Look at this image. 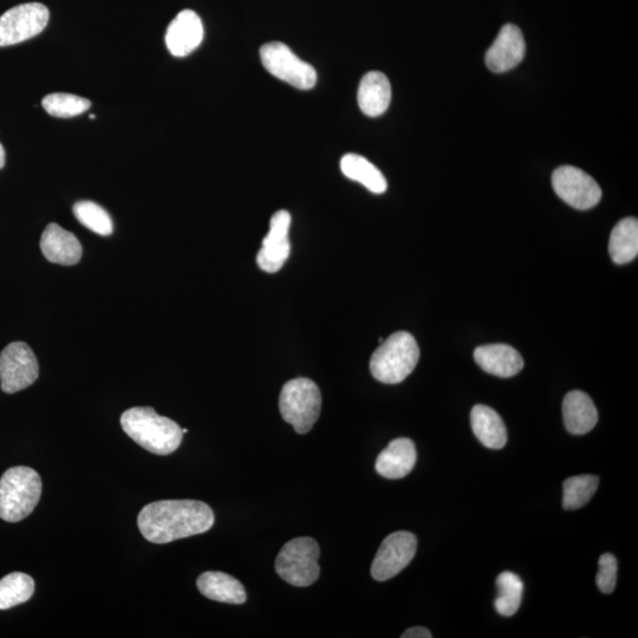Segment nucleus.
<instances>
[{
  "label": "nucleus",
  "instance_id": "obj_1",
  "mask_svg": "<svg viewBox=\"0 0 638 638\" xmlns=\"http://www.w3.org/2000/svg\"><path fill=\"white\" fill-rule=\"evenodd\" d=\"M139 529L148 542L168 544L212 529L214 513L198 500H160L143 507Z\"/></svg>",
  "mask_w": 638,
  "mask_h": 638
},
{
  "label": "nucleus",
  "instance_id": "obj_2",
  "mask_svg": "<svg viewBox=\"0 0 638 638\" xmlns=\"http://www.w3.org/2000/svg\"><path fill=\"white\" fill-rule=\"evenodd\" d=\"M123 431L136 444L156 455H169L180 447L184 433L177 422L152 407H134L121 416Z\"/></svg>",
  "mask_w": 638,
  "mask_h": 638
},
{
  "label": "nucleus",
  "instance_id": "obj_3",
  "mask_svg": "<svg viewBox=\"0 0 638 638\" xmlns=\"http://www.w3.org/2000/svg\"><path fill=\"white\" fill-rule=\"evenodd\" d=\"M420 360V348L407 331L395 332L375 350L370 360L374 379L386 384L405 381Z\"/></svg>",
  "mask_w": 638,
  "mask_h": 638
},
{
  "label": "nucleus",
  "instance_id": "obj_4",
  "mask_svg": "<svg viewBox=\"0 0 638 638\" xmlns=\"http://www.w3.org/2000/svg\"><path fill=\"white\" fill-rule=\"evenodd\" d=\"M42 496V479L30 467L17 466L0 479V518L18 523L29 517Z\"/></svg>",
  "mask_w": 638,
  "mask_h": 638
},
{
  "label": "nucleus",
  "instance_id": "obj_5",
  "mask_svg": "<svg viewBox=\"0 0 638 638\" xmlns=\"http://www.w3.org/2000/svg\"><path fill=\"white\" fill-rule=\"evenodd\" d=\"M321 408V390L314 381L299 377L284 384L279 396V410L284 421L290 423L296 433H309L321 414Z\"/></svg>",
  "mask_w": 638,
  "mask_h": 638
},
{
  "label": "nucleus",
  "instance_id": "obj_6",
  "mask_svg": "<svg viewBox=\"0 0 638 638\" xmlns=\"http://www.w3.org/2000/svg\"><path fill=\"white\" fill-rule=\"evenodd\" d=\"M319 556H321V550L315 539L310 537L292 539L278 553L277 574L292 587H310L321 575V568L318 565Z\"/></svg>",
  "mask_w": 638,
  "mask_h": 638
},
{
  "label": "nucleus",
  "instance_id": "obj_7",
  "mask_svg": "<svg viewBox=\"0 0 638 638\" xmlns=\"http://www.w3.org/2000/svg\"><path fill=\"white\" fill-rule=\"evenodd\" d=\"M260 58L265 69L278 80L302 90H309L316 86L315 68L296 56L288 45L281 42L266 43L260 49Z\"/></svg>",
  "mask_w": 638,
  "mask_h": 638
},
{
  "label": "nucleus",
  "instance_id": "obj_8",
  "mask_svg": "<svg viewBox=\"0 0 638 638\" xmlns=\"http://www.w3.org/2000/svg\"><path fill=\"white\" fill-rule=\"evenodd\" d=\"M50 12L41 3L15 6L0 16V48L36 37L47 28Z\"/></svg>",
  "mask_w": 638,
  "mask_h": 638
},
{
  "label": "nucleus",
  "instance_id": "obj_9",
  "mask_svg": "<svg viewBox=\"0 0 638 638\" xmlns=\"http://www.w3.org/2000/svg\"><path fill=\"white\" fill-rule=\"evenodd\" d=\"M39 366L34 351L24 342H13L0 354V384L6 394L21 392L38 379Z\"/></svg>",
  "mask_w": 638,
  "mask_h": 638
},
{
  "label": "nucleus",
  "instance_id": "obj_10",
  "mask_svg": "<svg viewBox=\"0 0 638 638\" xmlns=\"http://www.w3.org/2000/svg\"><path fill=\"white\" fill-rule=\"evenodd\" d=\"M552 186L559 198L577 210H590L602 199L601 187L589 174L577 167L557 168L552 174Z\"/></svg>",
  "mask_w": 638,
  "mask_h": 638
},
{
  "label": "nucleus",
  "instance_id": "obj_11",
  "mask_svg": "<svg viewBox=\"0 0 638 638\" xmlns=\"http://www.w3.org/2000/svg\"><path fill=\"white\" fill-rule=\"evenodd\" d=\"M418 539L412 532L399 531L383 540L371 565V576L377 582H386L406 569L416 555Z\"/></svg>",
  "mask_w": 638,
  "mask_h": 638
},
{
  "label": "nucleus",
  "instance_id": "obj_12",
  "mask_svg": "<svg viewBox=\"0 0 638 638\" xmlns=\"http://www.w3.org/2000/svg\"><path fill=\"white\" fill-rule=\"evenodd\" d=\"M291 214L288 211H278L270 221V231L263 240L262 250L258 252L257 264L260 269L268 273L281 270L291 252L289 231Z\"/></svg>",
  "mask_w": 638,
  "mask_h": 638
},
{
  "label": "nucleus",
  "instance_id": "obj_13",
  "mask_svg": "<svg viewBox=\"0 0 638 638\" xmlns=\"http://www.w3.org/2000/svg\"><path fill=\"white\" fill-rule=\"evenodd\" d=\"M526 44L522 30L513 24H506L486 52L487 68L493 73H506L524 60Z\"/></svg>",
  "mask_w": 638,
  "mask_h": 638
},
{
  "label": "nucleus",
  "instance_id": "obj_14",
  "mask_svg": "<svg viewBox=\"0 0 638 638\" xmlns=\"http://www.w3.org/2000/svg\"><path fill=\"white\" fill-rule=\"evenodd\" d=\"M204 39V25L192 10H184L169 24L166 45L175 57H186L199 47Z\"/></svg>",
  "mask_w": 638,
  "mask_h": 638
},
{
  "label": "nucleus",
  "instance_id": "obj_15",
  "mask_svg": "<svg viewBox=\"0 0 638 638\" xmlns=\"http://www.w3.org/2000/svg\"><path fill=\"white\" fill-rule=\"evenodd\" d=\"M474 360L486 373L509 379L524 368L522 355L507 344L481 345L474 351Z\"/></svg>",
  "mask_w": 638,
  "mask_h": 638
},
{
  "label": "nucleus",
  "instance_id": "obj_16",
  "mask_svg": "<svg viewBox=\"0 0 638 638\" xmlns=\"http://www.w3.org/2000/svg\"><path fill=\"white\" fill-rule=\"evenodd\" d=\"M41 250L45 258L54 264L76 265L82 258V245L74 233L50 224L41 238Z\"/></svg>",
  "mask_w": 638,
  "mask_h": 638
},
{
  "label": "nucleus",
  "instance_id": "obj_17",
  "mask_svg": "<svg viewBox=\"0 0 638 638\" xmlns=\"http://www.w3.org/2000/svg\"><path fill=\"white\" fill-rule=\"evenodd\" d=\"M416 459L418 454L414 442L407 438L396 439L380 453L375 470L383 478L402 479L413 471Z\"/></svg>",
  "mask_w": 638,
  "mask_h": 638
},
{
  "label": "nucleus",
  "instance_id": "obj_18",
  "mask_svg": "<svg viewBox=\"0 0 638 638\" xmlns=\"http://www.w3.org/2000/svg\"><path fill=\"white\" fill-rule=\"evenodd\" d=\"M357 100L367 116L377 117L386 113L392 101V86L388 77L380 71H370L364 75L358 87Z\"/></svg>",
  "mask_w": 638,
  "mask_h": 638
},
{
  "label": "nucleus",
  "instance_id": "obj_19",
  "mask_svg": "<svg viewBox=\"0 0 638 638\" xmlns=\"http://www.w3.org/2000/svg\"><path fill=\"white\" fill-rule=\"evenodd\" d=\"M563 418L566 431L574 435H584L596 427L598 412L588 394L574 390L565 396Z\"/></svg>",
  "mask_w": 638,
  "mask_h": 638
},
{
  "label": "nucleus",
  "instance_id": "obj_20",
  "mask_svg": "<svg viewBox=\"0 0 638 638\" xmlns=\"http://www.w3.org/2000/svg\"><path fill=\"white\" fill-rule=\"evenodd\" d=\"M197 585L208 600L227 604H243L247 600L244 585L224 572H205L198 578Z\"/></svg>",
  "mask_w": 638,
  "mask_h": 638
},
{
  "label": "nucleus",
  "instance_id": "obj_21",
  "mask_svg": "<svg viewBox=\"0 0 638 638\" xmlns=\"http://www.w3.org/2000/svg\"><path fill=\"white\" fill-rule=\"evenodd\" d=\"M472 429L478 440L487 448L501 449L507 442V429L496 410L485 405L473 407Z\"/></svg>",
  "mask_w": 638,
  "mask_h": 638
},
{
  "label": "nucleus",
  "instance_id": "obj_22",
  "mask_svg": "<svg viewBox=\"0 0 638 638\" xmlns=\"http://www.w3.org/2000/svg\"><path fill=\"white\" fill-rule=\"evenodd\" d=\"M341 169L345 177L360 182L371 193L382 194L387 191V180L380 169L361 155H344Z\"/></svg>",
  "mask_w": 638,
  "mask_h": 638
},
{
  "label": "nucleus",
  "instance_id": "obj_23",
  "mask_svg": "<svg viewBox=\"0 0 638 638\" xmlns=\"http://www.w3.org/2000/svg\"><path fill=\"white\" fill-rule=\"evenodd\" d=\"M609 253L615 264L624 265L638 255V221L626 218L620 221L611 232Z\"/></svg>",
  "mask_w": 638,
  "mask_h": 638
},
{
  "label": "nucleus",
  "instance_id": "obj_24",
  "mask_svg": "<svg viewBox=\"0 0 638 638\" xmlns=\"http://www.w3.org/2000/svg\"><path fill=\"white\" fill-rule=\"evenodd\" d=\"M35 592V582L23 572L0 579V610H8L19 604L28 602Z\"/></svg>",
  "mask_w": 638,
  "mask_h": 638
},
{
  "label": "nucleus",
  "instance_id": "obj_25",
  "mask_svg": "<svg viewBox=\"0 0 638 638\" xmlns=\"http://www.w3.org/2000/svg\"><path fill=\"white\" fill-rule=\"evenodd\" d=\"M498 597L494 607L498 614L511 617L517 613L522 604L524 584L522 579L513 572H503L497 578Z\"/></svg>",
  "mask_w": 638,
  "mask_h": 638
},
{
  "label": "nucleus",
  "instance_id": "obj_26",
  "mask_svg": "<svg viewBox=\"0 0 638 638\" xmlns=\"http://www.w3.org/2000/svg\"><path fill=\"white\" fill-rule=\"evenodd\" d=\"M600 478L596 475H577L564 481L563 507L572 511L582 509L595 496Z\"/></svg>",
  "mask_w": 638,
  "mask_h": 638
},
{
  "label": "nucleus",
  "instance_id": "obj_27",
  "mask_svg": "<svg viewBox=\"0 0 638 638\" xmlns=\"http://www.w3.org/2000/svg\"><path fill=\"white\" fill-rule=\"evenodd\" d=\"M73 210L76 219L90 231L104 237L113 233V220L100 205L93 203V201H80V203L75 204Z\"/></svg>",
  "mask_w": 638,
  "mask_h": 638
},
{
  "label": "nucleus",
  "instance_id": "obj_28",
  "mask_svg": "<svg viewBox=\"0 0 638 638\" xmlns=\"http://www.w3.org/2000/svg\"><path fill=\"white\" fill-rule=\"evenodd\" d=\"M42 106L51 116L55 117H74L86 113L91 107V102L84 97L56 93L45 96Z\"/></svg>",
  "mask_w": 638,
  "mask_h": 638
},
{
  "label": "nucleus",
  "instance_id": "obj_29",
  "mask_svg": "<svg viewBox=\"0 0 638 638\" xmlns=\"http://www.w3.org/2000/svg\"><path fill=\"white\" fill-rule=\"evenodd\" d=\"M617 559L611 553H604L598 562L596 583L603 594H613L617 583Z\"/></svg>",
  "mask_w": 638,
  "mask_h": 638
},
{
  "label": "nucleus",
  "instance_id": "obj_30",
  "mask_svg": "<svg viewBox=\"0 0 638 638\" xmlns=\"http://www.w3.org/2000/svg\"><path fill=\"white\" fill-rule=\"evenodd\" d=\"M402 638H432L431 631L423 627L410 628L401 635Z\"/></svg>",
  "mask_w": 638,
  "mask_h": 638
},
{
  "label": "nucleus",
  "instance_id": "obj_31",
  "mask_svg": "<svg viewBox=\"0 0 638 638\" xmlns=\"http://www.w3.org/2000/svg\"><path fill=\"white\" fill-rule=\"evenodd\" d=\"M4 166H5V149L2 143H0V169H2Z\"/></svg>",
  "mask_w": 638,
  "mask_h": 638
},
{
  "label": "nucleus",
  "instance_id": "obj_32",
  "mask_svg": "<svg viewBox=\"0 0 638 638\" xmlns=\"http://www.w3.org/2000/svg\"><path fill=\"white\" fill-rule=\"evenodd\" d=\"M182 433L184 434L188 433V429H182Z\"/></svg>",
  "mask_w": 638,
  "mask_h": 638
}]
</instances>
